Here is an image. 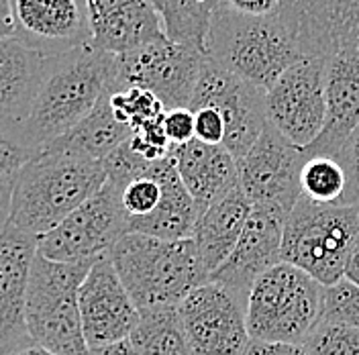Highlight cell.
<instances>
[{
	"instance_id": "obj_23",
	"label": "cell",
	"mask_w": 359,
	"mask_h": 355,
	"mask_svg": "<svg viewBox=\"0 0 359 355\" xmlns=\"http://www.w3.org/2000/svg\"><path fill=\"white\" fill-rule=\"evenodd\" d=\"M251 210V200L247 199L241 186H237L226 192L223 199L212 202L198 217L192 239L210 276L231 257Z\"/></svg>"
},
{
	"instance_id": "obj_41",
	"label": "cell",
	"mask_w": 359,
	"mask_h": 355,
	"mask_svg": "<svg viewBox=\"0 0 359 355\" xmlns=\"http://www.w3.org/2000/svg\"><path fill=\"white\" fill-rule=\"evenodd\" d=\"M88 355H141L133 347V343L127 339V341H118V343H112V345H104V347H98V349H90Z\"/></svg>"
},
{
	"instance_id": "obj_10",
	"label": "cell",
	"mask_w": 359,
	"mask_h": 355,
	"mask_svg": "<svg viewBox=\"0 0 359 355\" xmlns=\"http://www.w3.org/2000/svg\"><path fill=\"white\" fill-rule=\"evenodd\" d=\"M266 119L294 147H309L327 123V58L288 67L266 92Z\"/></svg>"
},
{
	"instance_id": "obj_3",
	"label": "cell",
	"mask_w": 359,
	"mask_h": 355,
	"mask_svg": "<svg viewBox=\"0 0 359 355\" xmlns=\"http://www.w3.org/2000/svg\"><path fill=\"white\" fill-rule=\"evenodd\" d=\"M206 53L255 88L268 92L306 53L278 15L249 17L217 6L206 35Z\"/></svg>"
},
{
	"instance_id": "obj_5",
	"label": "cell",
	"mask_w": 359,
	"mask_h": 355,
	"mask_svg": "<svg viewBox=\"0 0 359 355\" xmlns=\"http://www.w3.org/2000/svg\"><path fill=\"white\" fill-rule=\"evenodd\" d=\"M94 262L62 264L35 255L27 288V329L33 343L57 355H88L80 286Z\"/></svg>"
},
{
	"instance_id": "obj_28",
	"label": "cell",
	"mask_w": 359,
	"mask_h": 355,
	"mask_svg": "<svg viewBox=\"0 0 359 355\" xmlns=\"http://www.w3.org/2000/svg\"><path fill=\"white\" fill-rule=\"evenodd\" d=\"M302 199L314 204L343 206L347 194V176L337 157L311 156L306 157L300 174Z\"/></svg>"
},
{
	"instance_id": "obj_13",
	"label": "cell",
	"mask_w": 359,
	"mask_h": 355,
	"mask_svg": "<svg viewBox=\"0 0 359 355\" xmlns=\"http://www.w3.org/2000/svg\"><path fill=\"white\" fill-rule=\"evenodd\" d=\"M304 161L302 149L268 125L247 156L237 161L239 186L253 206H278L290 215L302 196L300 174Z\"/></svg>"
},
{
	"instance_id": "obj_40",
	"label": "cell",
	"mask_w": 359,
	"mask_h": 355,
	"mask_svg": "<svg viewBox=\"0 0 359 355\" xmlns=\"http://www.w3.org/2000/svg\"><path fill=\"white\" fill-rule=\"evenodd\" d=\"M13 190H15V178L13 180H0V233L11 222V208H13Z\"/></svg>"
},
{
	"instance_id": "obj_42",
	"label": "cell",
	"mask_w": 359,
	"mask_h": 355,
	"mask_svg": "<svg viewBox=\"0 0 359 355\" xmlns=\"http://www.w3.org/2000/svg\"><path fill=\"white\" fill-rule=\"evenodd\" d=\"M0 37H15L13 2L11 0H0Z\"/></svg>"
},
{
	"instance_id": "obj_1",
	"label": "cell",
	"mask_w": 359,
	"mask_h": 355,
	"mask_svg": "<svg viewBox=\"0 0 359 355\" xmlns=\"http://www.w3.org/2000/svg\"><path fill=\"white\" fill-rule=\"evenodd\" d=\"M104 182L102 161L45 147L15 178L11 225L39 239L92 199Z\"/></svg>"
},
{
	"instance_id": "obj_35",
	"label": "cell",
	"mask_w": 359,
	"mask_h": 355,
	"mask_svg": "<svg viewBox=\"0 0 359 355\" xmlns=\"http://www.w3.org/2000/svg\"><path fill=\"white\" fill-rule=\"evenodd\" d=\"M337 159L341 161L347 176V194L343 206H355L359 200V125L347 137L345 145L337 154Z\"/></svg>"
},
{
	"instance_id": "obj_38",
	"label": "cell",
	"mask_w": 359,
	"mask_h": 355,
	"mask_svg": "<svg viewBox=\"0 0 359 355\" xmlns=\"http://www.w3.org/2000/svg\"><path fill=\"white\" fill-rule=\"evenodd\" d=\"M221 4L249 17H273L282 8V0H221Z\"/></svg>"
},
{
	"instance_id": "obj_34",
	"label": "cell",
	"mask_w": 359,
	"mask_h": 355,
	"mask_svg": "<svg viewBox=\"0 0 359 355\" xmlns=\"http://www.w3.org/2000/svg\"><path fill=\"white\" fill-rule=\"evenodd\" d=\"M107 170V180L114 182L116 186L125 188L135 178H141L147 174L151 161H147L143 156H139L131 147V141H125L121 147H116L111 156L102 161Z\"/></svg>"
},
{
	"instance_id": "obj_43",
	"label": "cell",
	"mask_w": 359,
	"mask_h": 355,
	"mask_svg": "<svg viewBox=\"0 0 359 355\" xmlns=\"http://www.w3.org/2000/svg\"><path fill=\"white\" fill-rule=\"evenodd\" d=\"M345 278L353 284L359 286V233L358 239H355V245L351 249V255L347 260V267H345Z\"/></svg>"
},
{
	"instance_id": "obj_12",
	"label": "cell",
	"mask_w": 359,
	"mask_h": 355,
	"mask_svg": "<svg viewBox=\"0 0 359 355\" xmlns=\"http://www.w3.org/2000/svg\"><path fill=\"white\" fill-rule=\"evenodd\" d=\"M194 355H241L251 341L247 296L217 282L192 290L178 307Z\"/></svg>"
},
{
	"instance_id": "obj_24",
	"label": "cell",
	"mask_w": 359,
	"mask_h": 355,
	"mask_svg": "<svg viewBox=\"0 0 359 355\" xmlns=\"http://www.w3.org/2000/svg\"><path fill=\"white\" fill-rule=\"evenodd\" d=\"M45 58L17 37H0V119L25 121L43 76Z\"/></svg>"
},
{
	"instance_id": "obj_44",
	"label": "cell",
	"mask_w": 359,
	"mask_h": 355,
	"mask_svg": "<svg viewBox=\"0 0 359 355\" xmlns=\"http://www.w3.org/2000/svg\"><path fill=\"white\" fill-rule=\"evenodd\" d=\"M15 355H57V354H53V351L45 349V347L37 345V343H31L29 347H25V349H21L19 354H15Z\"/></svg>"
},
{
	"instance_id": "obj_6",
	"label": "cell",
	"mask_w": 359,
	"mask_h": 355,
	"mask_svg": "<svg viewBox=\"0 0 359 355\" xmlns=\"http://www.w3.org/2000/svg\"><path fill=\"white\" fill-rule=\"evenodd\" d=\"M358 233V206L314 204L300 196L286 219L282 262L306 272L329 288L345 278Z\"/></svg>"
},
{
	"instance_id": "obj_36",
	"label": "cell",
	"mask_w": 359,
	"mask_h": 355,
	"mask_svg": "<svg viewBox=\"0 0 359 355\" xmlns=\"http://www.w3.org/2000/svg\"><path fill=\"white\" fill-rule=\"evenodd\" d=\"M165 135L172 147H182L196 139V119L190 109H172L163 114Z\"/></svg>"
},
{
	"instance_id": "obj_21",
	"label": "cell",
	"mask_w": 359,
	"mask_h": 355,
	"mask_svg": "<svg viewBox=\"0 0 359 355\" xmlns=\"http://www.w3.org/2000/svg\"><path fill=\"white\" fill-rule=\"evenodd\" d=\"M147 174L159 180L163 196L151 215L129 221V233H141L165 241L192 239L201 208L180 178L176 152L163 159L151 161Z\"/></svg>"
},
{
	"instance_id": "obj_7",
	"label": "cell",
	"mask_w": 359,
	"mask_h": 355,
	"mask_svg": "<svg viewBox=\"0 0 359 355\" xmlns=\"http://www.w3.org/2000/svg\"><path fill=\"white\" fill-rule=\"evenodd\" d=\"M323 284L306 272L282 262L249 290V337L269 343H304L323 319Z\"/></svg>"
},
{
	"instance_id": "obj_8",
	"label": "cell",
	"mask_w": 359,
	"mask_h": 355,
	"mask_svg": "<svg viewBox=\"0 0 359 355\" xmlns=\"http://www.w3.org/2000/svg\"><path fill=\"white\" fill-rule=\"evenodd\" d=\"M206 49L180 43L170 37L157 39L129 53L114 55L109 94L127 88L151 92L165 111L188 109L201 80Z\"/></svg>"
},
{
	"instance_id": "obj_19",
	"label": "cell",
	"mask_w": 359,
	"mask_h": 355,
	"mask_svg": "<svg viewBox=\"0 0 359 355\" xmlns=\"http://www.w3.org/2000/svg\"><path fill=\"white\" fill-rule=\"evenodd\" d=\"M92 45L112 55L168 37L151 0H86Z\"/></svg>"
},
{
	"instance_id": "obj_15",
	"label": "cell",
	"mask_w": 359,
	"mask_h": 355,
	"mask_svg": "<svg viewBox=\"0 0 359 355\" xmlns=\"http://www.w3.org/2000/svg\"><path fill=\"white\" fill-rule=\"evenodd\" d=\"M82 329L90 349L127 341L139 325L141 312L118 278L111 257H100L80 286Z\"/></svg>"
},
{
	"instance_id": "obj_45",
	"label": "cell",
	"mask_w": 359,
	"mask_h": 355,
	"mask_svg": "<svg viewBox=\"0 0 359 355\" xmlns=\"http://www.w3.org/2000/svg\"><path fill=\"white\" fill-rule=\"evenodd\" d=\"M355 206H358V208H359V200H358V202H355Z\"/></svg>"
},
{
	"instance_id": "obj_4",
	"label": "cell",
	"mask_w": 359,
	"mask_h": 355,
	"mask_svg": "<svg viewBox=\"0 0 359 355\" xmlns=\"http://www.w3.org/2000/svg\"><path fill=\"white\" fill-rule=\"evenodd\" d=\"M109 257L139 312L180 307L192 290L210 280L194 239L165 241L127 233Z\"/></svg>"
},
{
	"instance_id": "obj_2",
	"label": "cell",
	"mask_w": 359,
	"mask_h": 355,
	"mask_svg": "<svg viewBox=\"0 0 359 355\" xmlns=\"http://www.w3.org/2000/svg\"><path fill=\"white\" fill-rule=\"evenodd\" d=\"M112 62V53L100 51L92 43L45 58L39 88L22 121L43 149L96 109L109 92Z\"/></svg>"
},
{
	"instance_id": "obj_29",
	"label": "cell",
	"mask_w": 359,
	"mask_h": 355,
	"mask_svg": "<svg viewBox=\"0 0 359 355\" xmlns=\"http://www.w3.org/2000/svg\"><path fill=\"white\" fill-rule=\"evenodd\" d=\"M43 147L17 119H0V180H13Z\"/></svg>"
},
{
	"instance_id": "obj_14",
	"label": "cell",
	"mask_w": 359,
	"mask_h": 355,
	"mask_svg": "<svg viewBox=\"0 0 359 355\" xmlns=\"http://www.w3.org/2000/svg\"><path fill=\"white\" fill-rule=\"evenodd\" d=\"M15 37L41 58L92 43L86 0H11Z\"/></svg>"
},
{
	"instance_id": "obj_27",
	"label": "cell",
	"mask_w": 359,
	"mask_h": 355,
	"mask_svg": "<svg viewBox=\"0 0 359 355\" xmlns=\"http://www.w3.org/2000/svg\"><path fill=\"white\" fill-rule=\"evenodd\" d=\"M165 35L180 43L206 49V35L221 0H151Z\"/></svg>"
},
{
	"instance_id": "obj_37",
	"label": "cell",
	"mask_w": 359,
	"mask_h": 355,
	"mask_svg": "<svg viewBox=\"0 0 359 355\" xmlns=\"http://www.w3.org/2000/svg\"><path fill=\"white\" fill-rule=\"evenodd\" d=\"M194 119H196V139L208 145H223L224 127L223 116L221 112L215 109H198L194 111Z\"/></svg>"
},
{
	"instance_id": "obj_33",
	"label": "cell",
	"mask_w": 359,
	"mask_h": 355,
	"mask_svg": "<svg viewBox=\"0 0 359 355\" xmlns=\"http://www.w3.org/2000/svg\"><path fill=\"white\" fill-rule=\"evenodd\" d=\"M161 196H163V188L157 178L145 174L129 182L123 188V208L129 221L151 215L157 208V204L161 202Z\"/></svg>"
},
{
	"instance_id": "obj_39",
	"label": "cell",
	"mask_w": 359,
	"mask_h": 355,
	"mask_svg": "<svg viewBox=\"0 0 359 355\" xmlns=\"http://www.w3.org/2000/svg\"><path fill=\"white\" fill-rule=\"evenodd\" d=\"M241 355H311L304 343H269L251 339Z\"/></svg>"
},
{
	"instance_id": "obj_31",
	"label": "cell",
	"mask_w": 359,
	"mask_h": 355,
	"mask_svg": "<svg viewBox=\"0 0 359 355\" xmlns=\"http://www.w3.org/2000/svg\"><path fill=\"white\" fill-rule=\"evenodd\" d=\"M304 345L311 355H359V331L337 321L320 319Z\"/></svg>"
},
{
	"instance_id": "obj_22",
	"label": "cell",
	"mask_w": 359,
	"mask_h": 355,
	"mask_svg": "<svg viewBox=\"0 0 359 355\" xmlns=\"http://www.w3.org/2000/svg\"><path fill=\"white\" fill-rule=\"evenodd\" d=\"M178 174L201 208V215L226 192L239 186L237 159L223 145H208L198 139L174 147Z\"/></svg>"
},
{
	"instance_id": "obj_9",
	"label": "cell",
	"mask_w": 359,
	"mask_h": 355,
	"mask_svg": "<svg viewBox=\"0 0 359 355\" xmlns=\"http://www.w3.org/2000/svg\"><path fill=\"white\" fill-rule=\"evenodd\" d=\"M127 233L129 217L123 208V188L107 180L66 221L37 239V253L62 264L98 262L111 255L112 247Z\"/></svg>"
},
{
	"instance_id": "obj_18",
	"label": "cell",
	"mask_w": 359,
	"mask_h": 355,
	"mask_svg": "<svg viewBox=\"0 0 359 355\" xmlns=\"http://www.w3.org/2000/svg\"><path fill=\"white\" fill-rule=\"evenodd\" d=\"M359 125V33L351 35L327 58V123L309 147L306 157H337Z\"/></svg>"
},
{
	"instance_id": "obj_20",
	"label": "cell",
	"mask_w": 359,
	"mask_h": 355,
	"mask_svg": "<svg viewBox=\"0 0 359 355\" xmlns=\"http://www.w3.org/2000/svg\"><path fill=\"white\" fill-rule=\"evenodd\" d=\"M280 17L306 58H329L345 39L359 33V0H282Z\"/></svg>"
},
{
	"instance_id": "obj_26",
	"label": "cell",
	"mask_w": 359,
	"mask_h": 355,
	"mask_svg": "<svg viewBox=\"0 0 359 355\" xmlns=\"http://www.w3.org/2000/svg\"><path fill=\"white\" fill-rule=\"evenodd\" d=\"M129 341L141 355H194L178 307L141 311Z\"/></svg>"
},
{
	"instance_id": "obj_25",
	"label": "cell",
	"mask_w": 359,
	"mask_h": 355,
	"mask_svg": "<svg viewBox=\"0 0 359 355\" xmlns=\"http://www.w3.org/2000/svg\"><path fill=\"white\" fill-rule=\"evenodd\" d=\"M131 135H133L131 127L123 125L114 116L111 96L107 92L96 105V109L82 123H78L72 131L62 135L60 139L51 141L47 147L88 157L94 161H104L116 147L129 141Z\"/></svg>"
},
{
	"instance_id": "obj_17",
	"label": "cell",
	"mask_w": 359,
	"mask_h": 355,
	"mask_svg": "<svg viewBox=\"0 0 359 355\" xmlns=\"http://www.w3.org/2000/svg\"><path fill=\"white\" fill-rule=\"evenodd\" d=\"M288 213L278 206L255 204L231 257L208 282L223 284L243 296L273 266L282 264V243Z\"/></svg>"
},
{
	"instance_id": "obj_30",
	"label": "cell",
	"mask_w": 359,
	"mask_h": 355,
	"mask_svg": "<svg viewBox=\"0 0 359 355\" xmlns=\"http://www.w3.org/2000/svg\"><path fill=\"white\" fill-rule=\"evenodd\" d=\"M109 96H111L114 116L123 125L131 127V131L165 114V107L161 105V100L147 90L127 88L121 92H112Z\"/></svg>"
},
{
	"instance_id": "obj_32",
	"label": "cell",
	"mask_w": 359,
	"mask_h": 355,
	"mask_svg": "<svg viewBox=\"0 0 359 355\" xmlns=\"http://www.w3.org/2000/svg\"><path fill=\"white\" fill-rule=\"evenodd\" d=\"M323 319L349 325L359 331V286L347 278L325 288Z\"/></svg>"
},
{
	"instance_id": "obj_11",
	"label": "cell",
	"mask_w": 359,
	"mask_h": 355,
	"mask_svg": "<svg viewBox=\"0 0 359 355\" xmlns=\"http://www.w3.org/2000/svg\"><path fill=\"white\" fill-rule=\"evenodd\" d=\"M188 109L192 112L198 109L221 112L226 127L223 147L237 161L247 156L268 127L266 92L231 74L212 58L204 64Z\"/></svg>"
},
{
	"instance_id": "obj_16",
	"label": "cell",
	"mask_w": 359,
	"mask_h": 355,
	"mask_svg": "<svg viewBox=\"0 0 359 355\" xmlns=\"http://www.w3.org/2000/svg\"><path fill=\"white\" fill-rule=\"evenodd\" d=\"M37 255V237L8 227L0 233V355H15L33 343L27 329V288Z\"/></svg>"
}]
</instances>
